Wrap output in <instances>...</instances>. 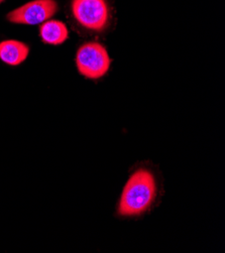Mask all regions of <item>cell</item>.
Here are the masks:
<instances>
[{
    "label": "cell",
    "mask_w": 225,
    "mask_h": 253,
    "mask_svg": "<svg viewBox=\"0 0 225 253\" xmlns=\"http://www.w3.org/2000/svg\"><path fill=\"white\" fill-rule=\"evenodd\" d=\"M157 197V182L154 173L145 169L135 170L124 186L117 214L120 217L134 218L151 209Z\"/></svg>",
    "instance_id": "obj_1"
},
{
    "label": "cell",
    "mask_w": 225,
    "mask_h": 253,
    "mask_svg": "<svg viewBox=\"0 0 225 253\" xmlns=\"http://www.w3.org/2000/svg\"><path fill=\"white\" fill-rule=\"evenodd\" d=\"M72 12L87 30L102 32L106 28L109 10L105 0H73Z\"/></svg>",
    "instance_id": "obj_3"
},
{
    "label": "cell",
    "mask_w": 225,
    "mask_h": 253,
    "mask_svg": "<svg viewBox=\"0 0 225 253\" xmlns=\"http://www.w3.org/2000/svg\"><path fill=\"white\" fill-rule=\"evenodd\" d=\"M4 1V0H0V3H2Z\"/></svg>",
    "instance_id": "obj_7"
},
{
    "label": "cell",
    "mask_w": 225,
    "mask_h": 253,
    "mask_svg": "<svg viewBox=\"0 0 225 253\" xmlns=\"http://www.w3.org/2000/svg\"><path fill=\"white\" fill-rule=\"evenodd\" d=\"M30 47L24 42L8 40L0 42V60L9 66H18L27 60Z\"/></svg>",
    "instance_id": "obj_5"
},
{
    "label": "cell",
    "mask_w": 225,
    "mask_h": 253,
    "mask_svg": "<svg viewBox=\"0 0 225 253\" xmlns=\"http://www.w3.org/2000/svg\"><path fill=\"white\" fill-rule=\"evenodd\" d=\"M58 11L55 0H34L7 14V19L12 23L36 25L42 24L53 17Z\"/></svg>",
    "instance_id": "obj_4"
},
{
    "label": "cell",
    "mask_w": 225,
    "mask_h": 253,
    "mask_svg": "<svg viewBox=\"0 0 225 253\" xmlns=\"http://www.w3.org/2000/svg\"><path fill=\"white\" fill-rule=\"evenodd\" d=\"M40 36L45 43L58 45L64 43L69 38L66 24L59 20H46L42 23Z\"/></svg>",
    "instance_id": "obj_6"
},
{
    "label": "cell",
    "mask_w": 225,
    "mask_h": 253,
    "mask_svg": "<svg viewBox=\"0 0 225 253\" xmlns=\"http://www.w3.org/2000/svg\"><path fill=\"white\" fill-rule=\"evenodd\" d=\"M110 63L106 48L99 42L83 44L76 55V65L79 73L92 80L103 77L110 68Z\"/></svg>",
    "instance_id": "obj_2"
}]
</instances>
